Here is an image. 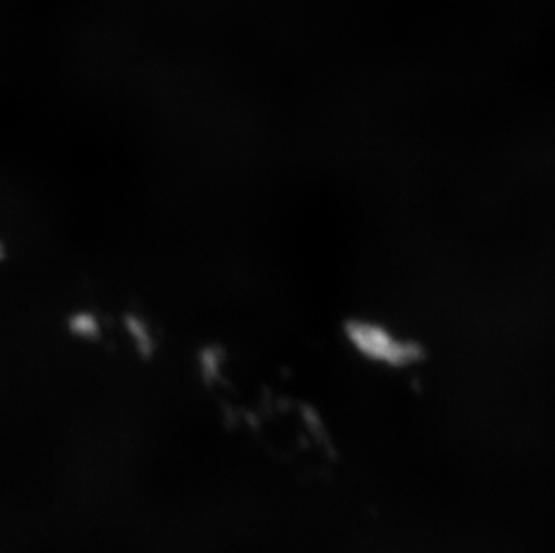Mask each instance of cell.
Instances as JSON below:
<instances>
[{
	"instance_id": "cell-1",
	"label": "cell",
	"mask_w": 555,
	"mask_h": 553,
	"mask_svg": "<svg viewBox=\"0 0 555 553\" xmlns=\"http://www.w3.org/2000/svg\"><path fill=\"white\" fill-rule=\"evenodd\" d=\"M358 344L362 345L363 349H367L371 355L379 356L385 360H392L398 356V349L392 339L388 338L387 334L371 330V327L358 331Z\"/></svg>"
},
{
	"instance_id": "cell-2",
	"label": "cell",
	"mask_w": 555,
	"mask_h": 553,
	"mask_svg": "<svg viewBox=\"0 0 555 553\" xmlns=\"http://www.w3.org/2000/svg\"><path fill=\"white\" fill-rule=\"evenodd\" d=\"M68 333L81 339H98L101 336L100 320L89 311H78L67 320Z\"/></svg>"
},
{
	"instance_id": "cell-3",
	"label": "cell",
	"mask_w": 555,
	"mask_h": 553,
	"mask_svg": "<svg viewBox=\"0 0 555 553\" xmlns=\"http://www.w3.org/2000/svg\"><path fill=\"white\" fill-rule=\"evenodd\" d=\"M125 327L126 331L130 333L131 339L135 342L137 349L141 350L142 355H150L155 342H153L152 334H150L147 325L144 324L141 319H137V317L128 314L125 319Z\"/></svg>"
},
{
	"instance_id": "cell-4",
	"label": "cell",
	"mask_w": 555,
	"mask_h": 553,
	"mask_svg": "<svg viewBox=\"0 0 555 553\" xmlns=\"http://www.w3.org/2000/svg\"><path fill=\"white\" fill-rule=\"evenodd\" d=\"M5 257V248H4V245H2V243H0V261H2V259H4Z\"/></svg>"
}]
</instances>
